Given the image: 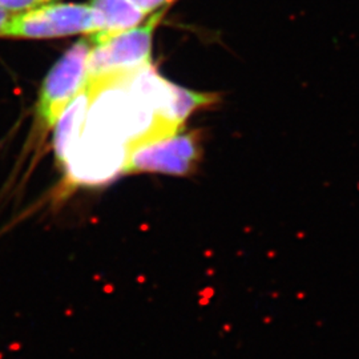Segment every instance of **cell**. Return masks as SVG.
Listing matches in <instances>:
<instances>
[{"mask_svg": "<svg viewBox=\"0 0 359 359\" xmlns=\"http://www.w3.org/2000/svg\"><path fill=\"white\" fill-rule=\"evenodd\" d=\"M165 10L152 13L140 26L92 44L87 63V87L95 96L100 90L124 84L151 67L156 27Z\"/></svg>", "mask_w": 359, "mask_h": 359, "instance_id": "1", "label": "cell"}, {"mask_svg": "<svg viewBox=\"0 0 359 359\" xmlns=\"http://www.w3.org/2000/svg\"><path fill=\"white\" fill-rule=\"evenodd\" d=\"M99 31V22L90 4L51 3L10 16L0 31V36L60 38L76 34L95 35Z\"/></svg>", "mask_w": 359, "mask_h": 359, "instance_id": "2", "label": "cell"}, {"mask_svg": "<svg viewBox=\"0 0 359 359\" xmlns=\"http://www.w3.org/2000/svg\"><path fill=\"white\" fill-rule=\"evenodd\" d=\"M201 132H177L140 142L129 151L126 173L191 176L203 158Z\"/></svg>", "mask_w": 359, "mask_h": 359, "instance_id": "3", "label": "cell"}, {"mask_svg": "<svg viewBox=\"0 0 359 359\" xmlns=\"http://www.w3.org/2000/svg\"><path fill=\"white\" fill-rule=\"evenodd\" d=\"M92 43L81 39L55 63L43 81L36 115L44 129L55 127L65 108L87 87V63Z\"/></svg>", "mask_w": 359, "mask_h": 359, "instance_id": "4", "label": "cell"}, {"mask_svg": "<svg viewBox=\"0 0 359 359\" xmlns=\"http://www.w3.org/2000/svg\"><path fill=\"white\" fill-rule=\"evenodd\" d=\"M92 92L88 90V87H86V90L79 93L65 108V112L59 117L53 127V149L56 161L62 168L83 132L87 120V114L92 103Z\"/></svg>", "mask_w": 359, "mask_h": 359, "instance_id": "5", "label": "cell"}, {"mask_svg": "<svg viewBox=\"0 0 359 359\" xmlns=\"http://www.w3.org/2000/svg\"><path fill=\"white\" fill-rule=\"evenodd\" d=\"M88 4L100 26L97 34L90 35L92 44L140 26L147 16L130 0H90Z\"/></svg>", "mask_w": 359, "mask_h": 359, "instance_id": "6", "label": "cell"}, {"mask_svg": "<svg viewBox=\"0 0 359 359\" xmlns=\"http://www.w3.org/2000/svg\"><path fill=\"white\" fill-rule=\"evenodd\" d=\"M57 0H0V7L8 13H25L41 6L56 3Z\"/></svg>", "mask_w": 359, "mask_h": 359, "instance_id": "7", "label": "cell"}, {"mask_svg": "<svg viewBox=\"0 0 359 359\" xmlns=\"http://www.w3.org/2000/svg\"><path fill=\"white\" fill-rule=\"evenodd\" d=\"M140 11L148 15L154 13L160 10H164V7L169 4L172 0H130Z\"/></svg>", "mask_w": 359, "mask_h": 359, "instance_id": "8", "label": "cell"}, {"mask_svg": "<svg viewBox=\"0 0 359 359\" xmlns=\"http://www.w3.org/2000/svg\"><path fill=\"white\" fill-rule=\"evenodd\" d=\"M10 19V15H8V11H6L4 8H1L0 7V31H1V28L3 26L6 25V22Z\"/></svg>", "mask_w": 359, "mask_h": 359, "instance_id": "9", "label": "cell"}]
</instances>
